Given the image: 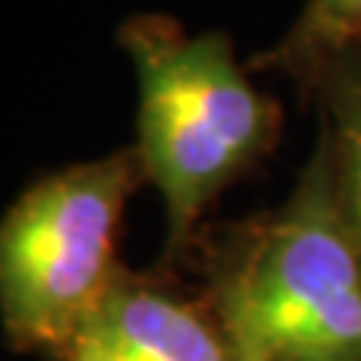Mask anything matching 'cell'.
Wrapping results in <instances>:
<instances>
[{
    "label": "cell",
    "instance_id": "cell-1",
    "mask_svg": "<svg viewBox=\"0 0 361 361\" xmlns=\"http://www.w3.org/2000/svg\"><path fill=\"white\" fill-rule=\"evenodd\" d=\"M208 274L238 361H361V247L322 135L283 205L223 229Z\"/></svg>",
    "mask_w": 361,
    "mask_h": 361
},
{
    "label": "cell",
    "instance_id": "cell-2",
    "mask_svg": "<svg viewBox=\"0 0 361 361\" xmlns=\"http://www.w3.org/2000/svg\"><path fill=\"white\" fill-rule=\"evenodd\" d=\"M139 82V160L166 202V259L184 256L199 220L283 135V109L250 82L220 30L187 33L160 13L118 27Z\"/></svg>",
    "mask_w": 361,
    "mask_h": 361
},
{
    "label": "cell",
    "instance_id": "cell-3",
    "mask_svg": "<svg viewBox=\"0 0 361 361\" xmlns=\"http://www.w3.org/2000/svg\"><path fill=\"white\" fill-rule=\"evenodd\" d=\"M145 180L135 148L30 184L0 217V322L21 353L70 358L123 265V208Z\"/></svg>",
    "mask_w": 361,
    "mask_h": 361
},
{
    "label": "cell",
    "instance_id": "cell-4",
    "mask_svg": "<svg viewBox=\"0 0 361 361\" xmlns=\"http://www.w3.org/2000/svg\"><path fill=\"white\" fill-rule=\"evenodd\" d=\"M82 337L111 361H238L211 307L127 268Z\"/></svg>",
    "mask_w": 361,
    "mask_h": 361
},
{
    "label": "cell",
    "instance_id": "cell-5",
    "mask_svg": "<svg viewBox=\"0 0 361 361\" xmlns=\"http://www.w3.org/2000/svg\"><path fill=\"white\" fill-rule=\"evenodd\" d=\"M301 99L319 109L341 208L361 247V45L325 63Z\"/></svg>",
    "mask_w": 361,
    "mask_h": 361
},
{
    "label": "cell",
    "instance_id": "cell-6",
    "mask_svg": "<svg viewBox=\"0 0 361 361\" xmlns=\"http://www.w3.org/2000/svg\"><path fill=\"white\" fill-rule=\"evenodd\" d=\"M355 45H361V0H307L283 39L250 58L247 70L286 75L304 97L316 73Z\"/></svg>",
    "mask_w": 361,
    "mask_h": 361
},
{
    "label": "cell",
    "instance_id": "cell-7",
    "mask_svg": "<svg viewBox=\"0 0 361 361\" xmlns=\"http://www.w3.org/2000/svg\"><path fill=\"white\" fill-rule=\"evenodd\" d=\"M66 361H111V358H109L106 349H99L94 341H90V337H82Z\"/></svg>",
    "mask_w": 361,
    "mask_h": 361
}]
</instances>
